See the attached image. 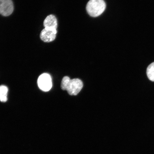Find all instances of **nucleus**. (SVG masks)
<instances>
[{
	"mask_svg": "<svg viewBox=\"0 0 154 154\" xmlns=\"http://www.w3.org/2000/svg\"><path fill=\"white\" fill-rule=\"evenodd\" d=\"M38 87L44 91H49L52 86L51 76L47 73L40 75L38 80Z\"/></svg>",
	"mask_w": 154,
	"mask_h": 154,
	"instance_id": "2",
	"label": "nucleus"
},
{
	"mask_svg": "<svg viewBox=\"0 0 154 154\" xmlns=\"http://www.w3.org/2000/svg\"><path fill=\"white\" fill-rule=\"evenodd\" d=\"M14 5L11 0H0V14L7 17L12 14Z\"/></svg>",
	"mask_w": 154,
	"mask_h": 154,
	"instance_id": "5",
	"label": "nucleus"
},
{
	"mask_svg": "<svg viewBox=\"0 0 154 154\" xmlns=\"http://www.w3.org/2000/svg\"><path fill=\"white\" fill-rule=\"evenodd\" d=\"M57 33V29L45 28L42 31L40 34V37L44 42L49 43L55 40Z\"/></svg>",
	"mask_w": 154,
	"mask_h": 154,
	"instance_id": "4",
	"label": "nucleus"
},
{
	"mask_svg": "<svg viewBox=\"0 0 154 154\" xmlns=\"http://www.w3.org/2000/svg\"><path fill=\"white\" fill-rule=\"evenodd\" d=\"M70 79L68 76H65L63 79L61 83V88L63 90H66Z\"/></svg>",
	"mask_w": 154,
	"mask_h": 154,
	"instance_id": "9",
	"label": "nucleus"
},
{
	"mask_svg": "<svg viewBox=\"0 0 154 154\" xmlns=\"http://www.w3.org/2000/svg\"><path fill=\"white\" fill-rule=\"evenodd\" d=\"M106 4L103 0H90L86 5V11L90 16H100L105 11Z\"/></svg>",
	"mask_w": 154,
	"mask_h": 154,
	"instance_id": "1",
	"label": "nucleus"
},
{
	"mask_svg": "<svg viewBox=\"0 0 154 154\" xmlns=\"http://www.w3.org/2000/svg\"><path fill=\"white\" fill-rule=\"evenodd\" d=\"M8 88L4 85L0 86V101L5 102L7 100V94Z\"/></svg>",
	"mask_w": 154,
	"mask_h": 154,
	"instance_id": "7",
	"label": "nucleus"
},
{
	"mask_svg": "<svg viewBox=\"0 0 154 154\" xmlns=\"http://www.w3.org/2000/svg\"><path fill=\"white\" fill-rule=\"evenodd\" d=\"M146 73L149 79L154 82V62L152 63L148 66Z\"/></svg>",
	"mask_w": 154,
	"mask_h": 154,
	"instance_id": "8",
	"label": "nucleus"
},
{
	"mask_svg": "<svg viewBox=\"0 0 154 154\" xmlns=\"http://www.w3.org/2000/svg\"><path fill=\"white\" fill-rule=\"evenodd\" d=\"M82 87V81L78 79H74L70 80L66 90L69 95H76L80 91Z\"/></svg>",
	"mask_w": 154,
	"mask_h": 154,
	"instance_id": "3",
	"label": "nucleus"
},
{
	"mask_svg": "<svg viewBox=\"0 0 154 154\" xmlns=\"http://www.w3.org/2000/svg\"><path fill=\"white\" fill-rule=\"evenodd\" d=\"M44 26L45 28L57 29V22L56 17L52 14L48 15L44 21Z\"/></svg>",
	"mask_w": 154,
	"mask_h": 154,
	"instance_id": "6",
	"label": "nucleus"
}]
</instances>
